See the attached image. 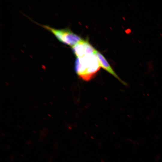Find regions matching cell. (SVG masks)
I'll return each instance as SVG.
<instances>
[{
  "mask_svg": "<svg viewBox=\"0 0 162 162\" xmlns=\"http://www.w3.org/2000/svg\"><path fill=\"white\" fill-rule=\"evenodd\" d=\"M100 66L95 54L76 58L75 62V70L80 78L89 81L94 77Z\"/></svg>",
  "mask_w": 162,
  "mask_h": 162,
  "instance_id": "1",
  "label": "cell"
},
{
  "mask_svg": "<svg viewBox=\"0 0 162 162\" xmlns=\"http://www.w3.org/2000/svg\"><path fill=\"white\" fill-rule=\"evenodd\" d=\"M35 23L52 33L58 41L71 47L83 39L68 28L56 29L48 25Z\"/></svg>",
  "mask_w": 162,
  "mask_h": 162,
  "instance_id": "2",
  "label": "cell"
},
{
  "mask_svg": "<svg viewBox=\"0 0 162 162\" xmlns=\"http://www.w3.org/2000/svg\"><path fill=\"white\" fill-rule=\"evenodd\" d=\"M71 47L76 58L94 54L96 50L88 41L84 39Z\"/></svg>",
  "mask_w": 162,
  "mask_h": 162,
  "instance_id": "3",
  "label": "cell"
},
{
  "mask_svg": "<svg viewBox=\"0 0 162 162\" xmlns=\"http://www.w3.org/2000/svg\"><path fill=\"white\" fill-rule=\"evenodd\" d=\"M94 54L98 58L100 67L114 76L123 84L126 86H127V84L125 82L122 80L116 73L106 59L102 54L96 50Z\"/></svg>",
  "mask_w": 162,
  "mask_h": 162,
  "instance_id": "4",
  "label": "cell"
}]
</instances>
